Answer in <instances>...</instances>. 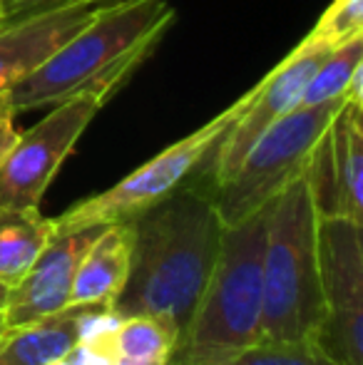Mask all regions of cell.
Returning a JSON list of instances; mask_svg holds the SVG:
<instances>
[{
    "label": "cell",
    "mask_w": 363,
    "mask_h": 365,
    "mask_svg": "<svg viewBox=\"0 0 363 365\" xmlns=\"http://www.w3.org/2000/svg\"><path fill=\"white\" fill-rule=\"evenodd\" d=\"M130 224V274L115 311L122 318L165 316L182 331L207 289L222 244L224 224L214 192L189 179Z\"/></svg>",
    "instance_id": "1"
},
{
    "label": "cell",
    "mask_w": 363,
    "mask_h": 365,
    "mask_svg": "<svg viewBox=\"0 0 363 365\" xmlns=\"http://www.w3.org/2000/svg\"><path fill=\"white\" fill-rule=\"evenodd\" d=\"M167 0H120L90 13L48 60L8 90L15 112L55 107L95 85L120 90L175 23Z\"/></svg>",
    "instance_id": "2"
},
{
    "label": "cell",
    "mask_w": 363,
    "mask_h": 365,
    "mask_svg": "<svg viewBox=\"0 0 363 365\" xmlns=\"http://www.w3.org/2000/svg\"><path fill=\"white\" fill-rule=\"evenodd\" d=\"M269 207L272 202L224 226L209 284L165 365H229L262 341V256Z\"/></svg>",
    "instance_id": "3"
},
{
    "label": "cell",
    "mask_w": 363,
    "mask_h": 365,
    "mask_svg": "<svg viewBox=\"0 0 363 365\" xmlns=\"http://www.w3.org/2000/svg\"><path fill=\"white\" fill-rule=\"evenodd\" d=\"M319 209L306 169L272 199L262 256V341L316 343L324 323Z\"/></svg>",
    "instance_id": "4"
},
{
    "label": "cell",
    "mask_w": 363,
    "mask_h": 365,
    "mask_svg": "<svg viewBox=\"0 0 363 365\" xmlns=\"http://www.w3.org/2000/svg\"><path fill=\"white\" fill-rule=\"evenodd\" d=\"M346 100L319 107L299 105L254 142L237 172L214 192V204L224 226L259 212L309 167L314 147Z\"/></svg>",
    "instance_id": "5"
},
{
    "label": "cell",
    "mask_w": 363,
    "mask_h": 365,
    "mask_svg": "<svg viewBox=\"0 0 363 365\" xmlns=\"http://www.w3.org/2000/svg\"><path fill=\"white\" fill-rule=\"evenodd\" d=\"M249 95H252V90L244 97H239L232 107L219 112L204 127H199L192 135L182 137L180 142L162 149L160 154H155L150 162L137 167L115 187L73 204L68 212L53 219V234H73V231H83L90 229V226L132 221L150 207H155L157 202L170 197L175 189H180L184 182L194 177V172L199 169V164L207 157L212 145L222 137L229 122L247 105Z\"/></svg>",
    "instance_id": "6"
},
{
    "label": "cell",
    "mask_w": 363,
    "mask_h": 365,
    "mask_svg": "<svg viewBox=\"0 0 363 365\" xmlns=\"http://www.w3.org/2000/svg\"><path fill=\"white\" fill-rule=\"evenodd\" d=\"M115 87L95 85L55 105L38 125L18 132L0 162V209H40L50 182Z\"/></svg>",
    "instance_id": "7"
},
{
    "label": "cell",
    "mask_w": 363,
    "mask_h": 365,
    "mask_svg": "<svg viewBox=\"0 0 363 365\" xmlns=\"http://www.w3.org/2000/svg\"><path fill=\"white\" fill-rule=\"evenodd\" d=\"M319 266L324 323L316 346L339 365H363V246L361 224L319 214Z\"/></svg>",
    "instance_id": "8"
},
{
    "label": "cell",
    "mask_w": 363,
    "mask_h": 365,
    "mask_svg": "<svg viewBox=\"0 0 363 365\" xmlns=\"http://www.w3.org/2000/svg\"><path fill=\"white\" fill-rule=\"evenodd\" d=\"M100 231L102 226H90V229L73 231V234L50 236L28 274L15 286H10L8 301L3 306L8 326H25V323H33L70 306L75 271Z\"/></svg>",
    "instance_id": "9"
},
{
    "label": "cell",
    "mask_w": 363,
    "mask_h": 365,
    "mask_svg": "<svg viewBox=\"0 0 363 365\" xmlns=\"http://www.w3.org/2000/svg\"><path fill=\"white\" fill-rule=\"evenodd\" d=\"M90 5L60 0L20 18L0 20V92L33 73L90 18Z\"/></svg>",
    "instance_id": "10"
},
{
    "label": "cell",
    "mask_w": 363,
    "mask_h": 365,
    "mask_svg": "<svg viewBox=\"0 0 363 365\" xmlns=\"http://www.w3.org/2000/svg\"><path fill=\"white\" fill-rule=\"evenodd\" d=\"M132 224H107L95 236L75 271L70 303H112L115 306L130 274Z\"/></svg>",
    "instance_id": "11"
},
{
    "label": "cell",
    "mask_w": 363,
    "mask_h": 365,
    "mask_svg": "<svg viewBox=\"0 0 363 365\" xmlns=\"http://www.w3.org/2000/svg\"><path fill=\"white\" fill-rule=\"evenodd\" d=\"M80 308L83 303H70L50 316L18 326L0 351V365H48L65 358L78 346Z\"/></svg>",
    "instance_id": "12"
},
{
    "label": "cell",
    "mask_w": 363,
    "mask_h": 365,
    "mask_svg": "<svg viewBox=\"0 0 363 365\" xmlns=\"http://www.w3.org/2000/svg\"><path fill=\"white\" fill-rule=\"evenodd\" d=\"M53 236V219L40 209H0V281L15 286Z\"/></svg>",
    "instance_id": "13"
},
{
    "label": "cell",
    "mask_w": 363,
    "mask_h": 365,
    "mask_svg": "<svg viewBox=\"0 0 363 365\" xmlns=\"http://www.w3.org/2000/svg\"><path fill=\"white\" fill-rule=\"evenodd\" d=\"M359 73H363V38L351 40V43L324 55V60L316 65V70L306 82L301 105L319 107L336 100H346L351 97V82Z\"/></svg>",
    "instance_id": "14"
},
{
    "label": "cell",
    "mask_w": 363,
    "mask_h": 365,
    "mask_svg": "<svg viewBox=\"0 0 363 365\" xmlns=\"http://www.w3.org/2000/svg\"><path fill=\"white\" fill-rule=\"evenodd\" d=\"M177 336H180V328L165 316H127L117 328V351L127 358L165 365L177 343Z\"/></svg>",
    "instance_id": "15"
},
{
    "label": "cell",
    "mask_w": 363,
    "mask_h": 365,
    "mask_svg": "<svg viewBox=\"0 0 363 365\" xmlns=\"http://www.w3.org/2000/svg\"><path fill=\"white\" fill-rule=\"evenodd\" d=\"M306 38L326 50L363 38V0H334Z\"/></svg>",
    "instance_id": "16"
},
{
    "label": "cell",
    "mask_w": 363,
    "mask_h": 365,
    "mask_svg": "<svg viewBox=\"0 0 363 365\" xmlns=\"http://www.w3.org/2000/svg\"><path fill=\"white\" fill-rule=\"evenodd\" d=\"M229 365H339L316 343L259 341L242 351Z\"/></svg>",
    "instance_id": "17"
},
{
    "label": "cell",
    "mask_w": 363,
    "mask_h": 365,
    "mask_svg": "<svg viewBox=\"0 0 363 365\" xmlns=\"http://www.w3.org/2000/svg\"><path fill=\"white\" fill-rule=\"evenodd\" d=\"M73 365H117L120 351H117V336L107 338V341H90L78 343L73 351L68 353Z\"/></svg>",
    "instance_id": "18"
},
{
    "label": "cell",
    "mask_w": 363,
    "mask_h": 365,
    "mask_svg": "<svg viewBox=\"0 0 363 365\" xmlns=\"http://www.w3.org/2000/svg\"><path fill=\"white\" fill-rule=\"evenodd\" d=\"M15 115H18V112L10 107L8 92H0V162H3V157L8 154V149L13 147V142L18 140Z\"/></svg>",
    "instance_id": "19"
},
{
    "label": "cell",
    "mask_w": 363,
    "mask_h": 365,
    "mask_svg": "<svg viewBox=\"0 0 363 365\" xmlns=\"http://www.w3.org/2000/svg\"><path fill=\"white\" fill-rule=\"evenodd\" d=\"M53 3H60V0H0V13H3V20H10Z\"/></svg>",
    "instance_id": "20"
},
{
    "label": "cell",
    "mask_w": 363,
    "mask_h": 365,
    "mask_svg": "<svg viewBox=\"0 0 363 365\" xmlns=\"http://www.w3.org/2000/svg\"><path fill=\"white\" fill-rule=\"evenodd\" d=\"M15 333V328L13 326H8V321H5V316H3V311H0V351L5 348V343L10 341V336Z\"/></svg>",
    "instance_id": "21"
},
{
    "label": "cell",
    "mask_w": 363,
    "mask_h": 365,
    "mask_svg": "<svg viewBox=\"0 0 363 365\" xmlns=\"http://www.w3.org/2000/svg\"><path fill=\"white\" fill-rule=\"evenodd\" d=\"M117 365H152V363L140 361V358H127V356H120V358H117Z\"/></svg>",
    "instance_id": "22"
},
{
    "label": "cell",
    "mask_w": 363,
    "mask_h": 365,
    "mask_svg": "<svg viewBox=\"0 0 363 365\" xmlns=\"http://www.w3.org/2000/svg\"><path fill=\"white\" fill-rule=\"evenodd\" d=\"M8 291H10V286H5L3 281H0V311H3L5 301H8Z\"/></svg>",
    "instance_id": "23"
},
{
    "label": "cell",
    "mask_w": 363,
    "mask_h": 365,
    "mask_svg": "<svg viewBox=\"0 0 363 365\" xmlns=\"http://www.w3.org/2000/svg\"><path fill=\"white\" fill-rule=\"evenodd\" d=\"M48 365H73V361L65 356V358H58V361H53V363H48Z\"/></svg>",
    "instance_id": "24"
},
{
    "label": "cell",
    "mask_w": 363,
    "mask_h": 365,
    "mask_svg": "<svg viewBox=\"0 0 363 365\" xmlns=\"http://www.w3.org/2000/svg\"><path fill=\"white\" fill-rule=\"evenodd\" d=\"M78 3H88L90 5V3H95V0H78Z\"/></svg>",
    "instance_id": "25"
},
{
    "label": "cell",
    "mask_w": 363,
    "mask_h": 365,
    "mask_svg": "<svg viewBox=\"0 0 363 365\" xmlns=\"http://www.w3.org/2000/svg\"><path fill=\"white\" fill-rule=\"evenodd\" d=\"M0 20H3V13H0Z\"/></svg>",
    "instance_id": "26"
}]
</instances>
